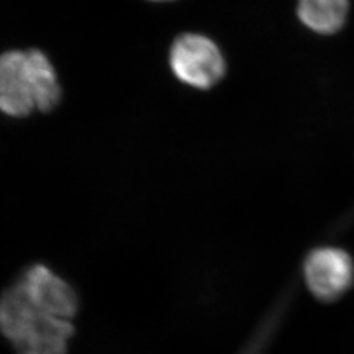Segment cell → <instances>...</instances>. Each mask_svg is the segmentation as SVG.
I'll use <instances>...</instances> for the list:
<instances>
[{"mask_svg": "<svg viewBox=\"0 0 354 354\" xmlns=\"http://www.w3.org/2000/svg\"><path fill=\"white\" fill-rule=\"evenodd\" d=\"M297 12L310 30L328 36L339 32L345 24L349 0H298Z\"/></svg>", "mask_w": 354, "mask_h": 354, "instance_id": "6", "label": "cell"}, {"mask_svg": "<svg viewBox=\"0 0 354 354\" xmlns=\"http://www.w3.org/2000/svg\"><path fill=\"white\" fill-rule=\"evenodd\" d=\"M37 109V84L28 51L0 55V111L11 117H26Z\"/></svg>", "mask_w": 354, "mask_h": 354, "instance_id": "4", "label": "cell"}, {"mask_svg": "<svg viewBox=\"0 0 354 354\" xmlns=\"http://www.w3.org/2000/svg\"><path fill=\"white\" fill-rule=\"evenodd\" d=\"M281 322V310H276L266 317V322L253 333L239 354H266Z\"/></svg>", "mask_w": 354, "mask_h": 354, "instance_id": "8", "label": "cell"}, {"mask_svg": "<svg viewBox=\"0 0 354 354\" xmlns=\"http://www.w3.org/2000/svg\"><path fill=\"white\" fill-rule=\"evenodd\" d=\"M0 332L19 354H64L75 328L33 304L15 283L0 297Z\"/></svg>", "mask_w": 354, "mask_h": 354, "instance_id": "1", "label": "cell"}, {"mask_svg": "<svg viewBox=\"0 0 354 354\" xmlns=\"http://www.w3.org/2000/svg\"><path fill=\"white\" fill-rule=\"evenodd\" d=\"M37 84V111L50 112L61 102V86L50 59L37 49L28 50Z\"/></svg>", "mask_w": 354, "mask_h": 354, "instance_id": "7", "label": "cell"}, {"mask_svg": "<svg viewBox=\"0 0 354 354\" xmlns=\"http://www.w3.org/2000/svg\"><path fill=\"white\" fill-rule=\"evenodd\" d=\"M304 282L322 302H335L351 290L354 281L353 259L337 247H319L307 254Z\"/></svg>", "mask_w": 354, "mask_h": 354, "instance_id": "3", "label": "cell"}, {"mask_svg": "<svg viewBox=\"0 0 354 354\" xmlns=\"http://www.w3.org/2000/svg\"><path fill=\"white\" fill-rule=\"evenodd\" d=\"M169 64L177 79L192 88H212L226 74L225 57L214 41L194 33L174 42Z\"/></svg>", "mask_w": 354, "mask_h": 354, "instance_id": "2", "label": "cell"}, {"mask_svg": "<svg viewBox=\"0 0 354 354\" xmlns=\"http://www.w3.org/2000/svg\"><path fill=\"white\" fill-rule=\"evenodd\" d=\"M153 1H167V0H153Z\"/></svg>", "mask_w": 354, "mask_h": 354, "instance_id": "9", "label": "cell"}, {"mask_svg": "<svg viewBox=\"0 0 354 354\" xmlns=\"http://www.w3.org/2000/svg\"><path fill=\"white\" fill-rule=\"evenodd\" d=\"M16 283L33 304L53 317L71 320L79 310L76 291L48 266L28 268Z\"/></svg>", "mask_w": 354, "mask_h": 354, "instance_id": "5", "label": "cell"}]
</instances>
